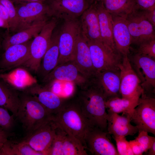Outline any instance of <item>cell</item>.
I'll return each mask as SVG.
<instances>
[{
  "mask_svg": "<svg viewBox=\"0 0 155 155\" xmlns=\"http://www.w3.org/2000/svg\"><path fill=\"white\" fill-rule=\"evenodd\" d=\"M81 88L77 99L83 114L93 126L107 131L106 98L95 76Z\"/></svg>",
  "mask_w": 155,
  "mask_h": 155,
  "instance_id": "obj_1",
  "label": "cell"
},
{
  "mask_svg": "<svg viewBox=\"0 0 155 155\" xmlns=\"http://www.w3.org/2000/svg\"><path fill=\"white\" fill-rule=\"evenodd\" d=\"M52 120L67 133L78 140L86 148V135L89 129L94 126L83 114L77 99L67 100L53 116Z\"/></svg>",
  "mask_w": 155,
  "mask_h": 155,
  "instance_id": "obj_2",
  "label": "cell"
},
{
  "mask_svg": "<svg viewBox=\"0 0 155 155\" xmlns=\"http://www.w3.org/2000/svg\"><path fill=\"white\" fill-rule=\"evenodd\" d=\"M23 91L16 118L27 135L52 120L53 116L34 97Z\"/></svg>",
  "mask_w": 155,
  "mask_h": 155,
  "instance_id": "obj_3",
  "label": "cell"
},
{
  "mask_svg": "<svg viewBox=\"0 0 155 155\" xmlns=\"http://www.w3.org/2000/svg\"><path fill=\"white\" fill-rule=\"evenodd\" d=\"M57 20L53 17L48 21L39 33L32 41L30 58L22 66L36 73L42 59L49 45Z\"/></svg>",
  "mask_w": 155,
  "mask_h": 155,
  "instance_id": "obj_4",
  "label": "cell"
},
{
  "mask_svg": "<svg viewBox=\"0 0 155 155\" xmlns=\"http://www.w3.org/2000/svg\"><path fill=\"white\" fill-rule=\"evenodd\" d=\"M120 72V93L121 97L138 104L143 90L141 81L132 66L129 56L122 57L119 65Z\"/></svg>",
  "mask_w": 155,
  "mask_h": 155,
  "instance_id": "obj_5",
  "label": "cell"
},
{
  "mask_svg": "<svg viewBox=\"0 0 155 155\" xmlns=\"http://www.w3.org/2000/svg\"><path fill=\"white\" fill-rule=\"evenodd\" d=\"M128 116L138 132L144 131L155 135V98L143 93L137 106Z\"/></svg>",
  "mask_w": 155,
  "mask_h": 155,
  "instance_id": "obj_6",
  "label": "cell"
},
{
  "mask_svg": "<svg viewBox=\"0 0 155 155\" xmlns=\"http://www.w3.org/2000/svg\"><path fill=\"white\" fill-rule=\"evenodd\" d=\"M18 20L16 32L41 22L48 20L49 9L45 2L26 3L15 6Z\"/></svg>",
  "mask_w": 155,
  "mask_h": 155,
  "instance_id": "obj_7",
  "label": "cell"
},
{
  "mask_svg": "<svg viewBox=\"0 0 155 155\" xmlns=\"http://www.w3.org/2000/svg\"><path fill=\"white\" fill-rule=\"evenodd\" d=\"M80 32L79 19L64 21L58 33L59 55L57 66L72 60L76 41Z\"/></svg>",
  "mask_w": 155,
  "mask_h": 155,
  "instance_id": "obj_8",
  "label": "cell"
},
{
  "mask_svg": "<svg viewBox=\"0 0 155 155\" xmlns=\"http://www.w3.org/2000/svg\"><path fill=\"white\" fill-rule=\"evenodd\" d=\"M50 17L64 21L77 20L94 2L93 0H46Z\"/></svg>",
  "mask_w": 155,
  "mask_h": 155,
  "instance_id": "obj_9",
  "label": "cell"
},
{
  "mask_svg": "<svg viewBox=\"0 0 155 155\" xmlns=\"http://www.w3.org/2000/svg\"><path fill=\"white\" fill-rule=\"evenodd\" d=\"M131 59L133 69L140 80L143 93L154 97L155 59L137 52Z\"/></svg>",
  "mask_w": 155,
  "mask_h": 155,
  "instance_id": "obj_10",
  "label": "cell"
},
{
  "mask_svg": "<svg viewBox=\"0 0 155 155\" xmlns=\"http://www.w3.org/2000/svg\"><path fill=\"white\" fill-rule=\"evenodd\" d=\"M93 67L97 73L109 69H119L122 57L106 47L101 42L86 40Z\"/></svg>",
  "mask_w": 155,
  "mask_h": 155,
  "instance_id": "obj_11",
  "label": "cell"
},
{
  "mask_svg": "<svg viewBox=\"0 0 155 155\" xmlns=\"http://www.w3.org/2000/svg\"><path fill=\"white\" fill-rule=\"evenodd\" d=\"M88 80L80 72L74 61L71 60L57 66L42 80V86L48 88L58 81L72 82L82 88Z\"/></svg>",
  "mask_w": 155,
  "mask_h": 155,
  "instance_id": "obj_12",
  "label": "cell"
},
{
  "mask_svg": "<svg viewBox=\"0 0 155 155\" xmlns=\"http://www.w3.org/2000/svg\"><path fill=\"white\" fill-rule=\"evenodd\" d=\"M125 19L132 44L137 45L146 39L155 38L154 27L146 17L143 9L137 8Z\"/></svg>",
  "mask_w": 155,
  "mask_h": 155,
  "instance_id": "obj_13",
  "label": "cell"
},
{
  "mask_svg": "<svg viewBox=\"0 0 155 155\" xmlns=\"http://www.w3.org/2000/svg\"><path fill=\"white\" fill-rule=\"evenodd\" d=\"M108 133L99 128L93 126L85 138L86 149L92 155H119L117 150L108 137Z\"/></svg>",
  "mask_w": 155,
  "mask_h": 155,
  "instance_id": "obj_14",
  "label": "cell"
},
{
  "mask_svg": "<svg viewBox=\"0 0 155 155\" xmlns=\"http://www.w3.org/2000/svg\"><path fill=\"white\" fill-rule=\"evenodd\" d=\"M30 40L11 46L0 56V73L22 66L30 57Z\"/></svg>",
  "mask_w": 155,
  "mask_h": 155,
  "instance_id": "obj_15",
  "label": "cell"
},
{
  "mask_svg": "<svg viewBox=\"0 0 155 155\" xmlns=\"http://www.w3.org/2000/svg\"><path fill=\"white\" fill-rule=\"evenodd\" d=\"M56 127L52 120L26 135L21 141L42 155H46L55 135Z\"/></svg>",
  "mask_w": 155,
  "mask_h": 155,
  "instance_id": "obj_16",
  "label": "cell"
},
{
  "mask_svg": "<svg viewBox=\"0 0 155 155\" xmlns=\"http://www.w3.org/2000/svg\"><path fill=\"white\" fill-rule=\"evenodd\" d=\"M72 60L80 72L87 79L94 77L97 74L92 64L87 42L81 30L76 41Z\"/></svg>",
  "mask_w": 155,
  "mask_h": 155,
  "instance_id": "obj_17",
  "label": "cell"
},
{
  "mask_svg": "<svg viewBox=\"0 0 155 155\" xmlns=\"http://www.w3.org/2000/svg\"><path fill=\"white\" fill-rule=\"evenodd\" d=\"M34 97L53 117L60 110L67 99L56 94L49 88L36 83L23 90Z\"/></svg>",
  "mask_w": 155,
  "mask_h": 155,
  "instance_id": "obj_18",
  "label": "cell"
},
{
  "mask_svg": "<svg viewBox=\"0 0 155 155\" xmlns=\"http://www.w3.org/2000/svg\"><path fill=\"white\" fill-rule=\"evenodd\" d=\"M112 16L113 38L116 50L122 57L129 56L132 38L126 19Z\"/></svg>",
  "mask_w": 155,
  "mask_h": 155,
  "instance_id": "obj_19",
  "label": "cell"
},
{
  "mask_svg": "<svg viewBox=\"0 0 155 155\" xmlns=\"http://www.w3.org/2000/svg\"><path fill=\"white\" fill-rule=\"evenodd\" d=\"M80 17L81 33L86 40L102 42L99 20L94 1Z\"/></svg>",
  "mask_w": 155,
  "mask_h": 155,
  "instance_id": "obj_20",
  "label": "cell"
},
{
  "mask_svg": "<svg viewBox=\"0 0 155 155\" xmlns=\"http://www.w3.org/2000/svg\"><path fill=\"white\" fill-rule=\"evenodd\" d=\"M94 2L99 20L102 42L109 49L119 53L116 50L113 40L112 16L106 10L103 1Z\"/></svg>",
  "mask_w": 155,
  "mask_h": 155,
  "instance_id": "obj_21",
  "label": "cell"
},
{
  "mask_svg": "<svg viewBox=\"0 0 155 155\" xmlns=\"http://www.w3.org/2000/svg\"><path fill=\"white\" fill-rule=\"evenodd\" d=\"M107 130L113 136H132L138 132L136 126L131 124L129 117L127 115L120 116L118 114L107 112Z\"/></svg>",
  "mask_w": 155,
  "mask_h": 155,
  "instance_id": "obj_22",
  "label": "cell"
},
{
  "mask_svg": "<svg viewBox=\"0 0 155 155\" xmlns=\"http://www.w3.org/2000/svg\"><path fill=\"white\" fill-rule=\"evenodd\" d=\"M95 76L106 99L114 96L119 97L121 94L119 69L104 70L97 73Z\"/></svg>",
  "mask_w": 155,
  "mask_h": 155,
  "instance_id": "obj_23",
  "label": "cell"
},
{
  "mask_svg": "<svg viewBox=\"0 0 155 155\" xmlns=\"http://www.w3.org/2000/svg\"><path fill=\"white\" fill-rule=\"evenodd\" d=\"M0 78L18 90L23 91L37 83L35 78L26 69L20 67L7 72L0 73Z\"/></svg>",
  "mask_w": 155,
  "mask_h": 155,
  "instance_id": "obj_24",
  "label": "cell"
},
{
  "mask_svg": "<svg viewBox=\"0 0 155 155\" xmlns=\"http://www.w3.org/2000/svg\"><path fill=\"white\" fill-rule=\"evenodd\" d=\"M58 33L53 34L48 48L36 73L41 80L57 66L59 57Z\"/></svg>",
  "mask_w": 155,
  "mask_h": 155,
  "instance_id": "obj_25",
  "label": "cell"
},
{
  "mask_svg": "<svg viewBox=\"0 0 155 155\" xmlns=\"http://www.w3.org/2000/svg\"><path fill=\"white\" fill-rule=\"evenodd\" d=\"M0 78V106L16 117L20 103V93Z\"/></svg>",
  "mask_w": 155,
  "mask_h": 155,
  "instance_id": "obj_26",
  "label": "cell"
},
{
  "mask_svg": "<svg viewBox=\"0 0 155 155\" xmlns=\"http://www.w3.org/2000/svg\"><path fill=\"white\" fill-rule=\"evenodd\" d=\"M48 21V20L41 22L16 32L12 35L5 37L2 42L3 49L5 51L11 46L25 42L32 38H34L39 33Z\"/></svg>",
  "mask_w": 155,
  "mask_h": 155,
  "instance_id": "obj_27",
  "label": "cell"
},
{
  "mask_svg": "<svg viewBox=\"0 0 155 155\" xmlns=\"http://www.w3.org/2000/svg\"><path fill=\"white\" fill-rule=\"evenodd\" d=\"M103 2L106 11L112 15L125 18L139 8L135 0H105Z\"/></svg>",
  "mask_w": 155,
  "mask_h": 155,
  "instance_id": "obj_28",
  "label": "cell"
},
{
  "mask_svg": "<svg viewBox=\"0 0 155 155\" xmlns=\"http://www.w3.org/2000/svg\"><path fill=\"white\" fill-rule=\"evenodd\" d=\"M105 105L107 112L118 114L123 113L130 115L137 105L130 100L119 96H114L106 99Z\"/></svg>",
  "mask_w": 155,
  "mask_h": 155,
  "instance_id": "obj_29",
  "label": "cell"
},
{
  "mask_svg": "<svg viewBox=\"0 0 155 155\" xmlns=\"http://www.w3.org/2000/svg\"><path fill=\"white\" fill-rule=\"evenodd\" d=\"M22 141L13 142L9 140L0 150V155H42Z\"/></svg>",
  "mask_w": 155,
  "mask_h": 155,
  "instance_id": "obj_30",
  "label": "cell"
},
{
  "mask_svg": "<svg viewBox=\"0 0 155 155\" xmlns=\"http://www.w3.org/2000/svg\"><path fill=\"white\" fill-rule=\"evenodd\" d=\"M138 133L135 139L129 141L134 155H141L146 152L155 141V137L149 135L147 132L141 131Z\"/></svg>",
  "mask_w": 155,
  "mask_h": 155,
  "instance_id": "obj_31",
  "label": "cell"
},
{
  "mask_svg": "<svg viewBox=\"0 0 155 155\" xmlns=\"http://www.w3.org/2000/svg\"><path fill=\"white\" fill-rule=\"evenodd\" d=\"M63 155H88L86 150L81 142L67 133L63 145Z\"/></svg>",
  "mask_w": 155,
  "mask_h": 155,
  "instance_id": "obj_32",
  "label": "cell"
},
{
  "mask_svg": "<svg viewBox=\"0 0 155 155\" xmlns=\"http://www.w3.org/2000/svg\"><path fill=\"white\" fill-rule=\"evenodd\" d=\"M56 124L57 127L55 134L46 155H63V145L67 133Z\"/></svg>",
  "mask_w": 155,
  "mask_h": 155,
  "instance_id": "obj_33",
  "label": "cell"
},
{
  "mask_svg": "<svg viewBox=\"0 0 155 155\" xmlns=\"http://www.w3.org/2000/svg\"><path fill=\"white\" fill-rule=\"evenodd\" d=\"M0 2L4 6L7 12L9 17V29L16 32L18 26V20L15 6L11 0H0Z\"/></svg>",
  "mask_w": 155,
  "mask_h": 155,
  "instance_id": "obj_34",
  "label": "cell"
},
{
  "mask_svg": "<svg viewBox=\"0 0 155 155\" xmlns=\"http://www.w3.org/2000/svg\"><path fill=\"white\" fill-rule=\"evenodd\" d=\"M14 117L11 115L6 108L0 106V126L10 133L15 123Z\"/></svg>",
  "mask_w": 155,
  "mask_h": 155,
  "instance_id": "obj_35",
  "label": "cell"
},
{
  "mask_svg": "<svg viewBox=\"0 0 155 155\" xmlns=\"http://www.w3.org/2000/svg\"><path fill=\"white\" fill-rule=\"evenodd\" d=\"M137 45V52L155 59V38L145 40Z\"/></svg>",
  "mask_w": 155,
  "mask_h": 155,
  "instance_id": "obj_36",
  "label": "cell"
},
{
  "mask_svg": "<svg viewBox=\"0 0 155 155\" xmlns=\"http://www.w3.org/2000/svg\"><path fill=\"white\" fill-rule=\"evenodd\" d=\"M115 140L119 155H134L129 141L125 137L113 136Z\"/></svg>",
  "mask_w": 155,
  "mask_h": 155,
  "instance_id": "obj_37",
  "label": "cell"
},
{
  "mask_svg": "<svg viewBox=\"0 0 155 155\" xmlns=\"http://www.w3.org/2000/svg\"><path fill=\"white\" fill-rule=\"evenodd\" d=\"M138 7L144 10L155 9V0H135Z\"/></svg>",
  "mask_w": 155,
  "mask_h": 155,
  "instance_id": "obj_38",
  "label": "cell"
},
{
  "mask_svg": "<svg viewBox=\"0 0 155 155\" xmlns=\"http://www.w3.org/2000/svg\"><path fill=\"white\" fill-rule=\"evenodd\" d=\"M143 10L146 17L154 27L155 26V9L152 10Z\"/></svg>",
  "mask_w": 155,
  "mask_h": 155,
  "instance_id": "obj_39",
  "label": "cell"
},
{
  "mask_svg": "<svg viewBox=\"0 0 155 155\" xmlns=\"http://www.w3.org/2000/svg\"><path fill=\"white\" fill-rule=\"evenodd\" d=\"M10 133L5 130L0 126V150L8 140Z\"/></svg>",
  "mask_w": 155,
  "mask_h": 155,
  "instance_id": "obj_40",
  "label": "cell"
},
{
  "mask_svg": "<svg viewBox=\"0 0 155 155\" xmlns=\"http://www.w3.org/2000/svg\"><path fill=\"white\" fill-rule=\"evenodd\" d=\"M0 18L7 21L9 23V17L7 12L4 6L0 2Z\"/></svg>",
  "mask_w": 155,
  "mask_h": 155,
  "instance_id": "obj_41",
  "label": "cell"
},
{
  "mask_svg": "<svg viewBox=\"0 0 155 155\" xmlns=\"http://www.w3.org/2000/svg\"><path fill=\"white\" fill-rule=\"evenodd\" d=\"M13 4H15L16 5L23 3L33 2L42 1L45 2L46 0H11Z\"/></svg>",
  "mask_w": 155,
  "mask_h": 155,
  "instance_id": "obj_42",
  "label": "cell"
},
{
  "mask_svg": "<svg viewBox=\"0 0 155 155\" xmlns=\"http://www.w3.org/2000/svg\"><path fill=\"white\" fill-rule=\"evenodd\" d=\"M0 27L9 29V24L7 21L0 18Z\"/></svg>",
  "mask_w": 155,
  "mask_h": 155,
  "instance_id": "obj_43",
  "label": "cell"
},
{
  "mask_svg": "<svg viewBox=\"0 0 155 155\" xmlns=\"http://www.w3.org/2000/svg\"><path fill=\"white\" fill-rule=\"evenodd\" d=\"M148 151V152L147 155H155V141L153 142Z\"/></svg>",
  "mask_w": 155,
  "mask_h": 155,
  "instance_id": "obj_44",
  "label": "cell"
},
{
  "mask_svg": "<svg viewBox=\"0 0 155 155\" xmlns=\"http://www.w3.org/2000/svg\"><path fill=\"white\" fill-rule=\"evenodd\" d=\"M94 0V1H104L105 0Z\"/></svg>",
  "mask_w": 155,
  "mask_h": 155,
  "instance_id": "obj_45",
  "label": "cell"
},
{
  "mask_svg": "<svg viewBox=\"0 0 155 155\" xmlns=\"http://www.w3.org/2000/svg\"></svg>",
  "mask_w": 155,
  "mask_h": 155,
  "instance_id": "obj_46",
  "label": "cell"
}]
</instances>
